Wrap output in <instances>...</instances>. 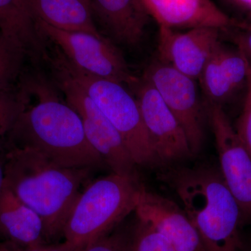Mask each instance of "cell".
<instances>
[{
	"mask_svg": "<svg viewBox=\"0 0 251 251\" xmlns=\"http://www.w3.org/2000/svg\"><path fill=\"white\" fill-rule=\"evenodd\" d=\"M36 99L30 105L15 93L18 110L6 148H29L61 166L92 168L104 163L89 143L80 115L44 80L21 82Z\"/></svg>",
	"mask_w": 251,
	"mask_h": 251,
	"instance_id": "1",
	"label": "cell"
},
{
	"mask_svg": "<svg viewBox=\"0 0 251 251\" xmlns=\"http://www.w3.org/2000/svg\"><path fill=\"white\" fill-rule=\"evenodd\" d=\"M3 156L4 187L40 216L48 243L63 237L90 168L61 166L29 148L9 147Z\"/></svg>",
	"mask_w": 251,
	"mask_h": 251,
	"instance_id": "2",
	"label": "cell"
},
{
	"mask_svg": "<svg viewBox=\"0 0 251 251\" xmlns=\"http://www.w3.org/2000/svg\"><path fill=\"white\" fill-rule=\"evenodd\" d=\"M160 179L176 193L205 251H239L240 208L221 171L213 167L172 168Z\"/></svg>",
	"mask_w": 251,
	"mask_h": 251,
	"instance_id": "3",
	"label": "cell"
},
{
	"mask_svg": "<svg viewBox=\"0 0 251 251\" xmlns=\"http://www.w3.org/2000/svg\"><path fill=\"white\" fill-rule=\"evenodd\" d=\"M144 188L137 176L112 173L95 180L77 198L63 237L86 247L110 233L135 211Z\"/></svg>",
	"mask_w": 251,
	"mask_h": 251,
	"instance_id": "4",
	"label": "cell"
},
{
	"mask_svg": "<svg viewBox=\"0 0 251 251\" xmlns=\"http://www.w3.org/2000/svg\"><path fill=\"white\" fill-rule=\"evenodd\" d=\"M48 57L62 68L92 99L121 135L137 166H161L144 124L136 97L125 85L90 75L74 67L57 48Z\"/></svg>",
	"mask_w": 251,
	"mask_h": 251,
	"instance_id": "5",
	"label": "cell"
},
{
	"mask_svg": "<svg viewBox=\"0 0 251 251\" xmlns=\"http://www.w3.org/2000/svg\"><path fill=\"white\" fill-rule=\"evenodd\" d=\"M56 85L66 98V102L80 115L87 139L115 174L137 176L133 157L121 135L99 110L85 91L57 63L47 57Z\"/></svg>",
	"mask_w": 251,
	"mask_h": 251,
	"instance_id": "6",
	"label": "cell"
},
{
	"mask_svg": "<svg viewBox=\"0 0 251 251\" xmlns=\"http://www.w3.org/2000/svg\"><path fill=\"white\" fill-rule=\"evenodd\" d=\"M43 39L53 43L74 67L90 75L135 86L139 79L132 74L121 52L103 35L56 29L35 19Z\"/></svg>",
	"mask_w": 251,
	"mask_h": 251,
	"instance_id": "7",
	"label": "cell"
},
{
	"mask_svg": "<svg viewBox=\"0 0 251 251\" xmlns=\"http://www.w3.org/2000/svg\"><path fill=\"white\" fill-rule=\"evenodd\" d=\"M143 80L149 82L163 99L184 129L193 155L201 151L207 119L195 80L159 59L145 69Z\"/></svg>",
	"mask_w": 251,
	"mask_h": 251,
	"instance_id": "8",
	"label": "cell"
},
{
	"mask_svg": "<svg viewBox=\"0 0 251 251\" xmlns=\"http://www.w3.org/2000/svg\"><path fill=\"white\" fill-rule=\"evenodd\" d=\"M219 154L221 173L240 208L242 223L251 222V156L222 105L204 100Z\"/></svg>",
	"mask_w": 251,
	"mask_h": 251,
	"instance_id": "9",
	"label": "cell"
},
{
	"mask_svg": "<svg viewBox=\"0 0 251 251\" xmlns=\"http://www.w3.org/2000/svg\"><path fill=\"white\" fill-rule=\"evenodd\" d=\"M134 87L144 124L161 166L194 156L184 129L156 90L143 78Z\"/></svg>",
	"mask_w": 251,
	"mask_h": 251,
	"instance_id": "10",
	"label": "cell"
},
{
	"mask_svg": "<svg viewBox=\"0 0 251 251\" xmlns=\"http://www.w3.org/2000/svg\"><path fill=\"white\" fill-rule=\"evenodd\" d=\"M219 31L209 27L184 31L159 27L158 59L193 80H199L206 62L220 42Z\"/></svg>",
	"mask_w": 251,
	"mask_h": 251,
	"instance_id": "11",
	"label": "cell"
},
{
	"mask_svg": "<svg viewBox=\"0 0 251 251\" xmlns=\"http://www.w3.org/2000/svg\"><path fill=\"white\" fill-rule=\"evenodd\" d=\"M135 212L138 220L164 236L175 251H205L186 211L171 200L144 188Z\"/></svg>",
	"mask_w": 251,
	"mask_h": 251,
	"instance_id": "12",
	"label": "cell"
},
{
	"mask_svg": "<svg viewBox=\"0 0 251 251\" xmlns=\"http://www.w3.org/2000/svg\"><path fill=\"white\" fill-rule=\"evenodd\" d=\"M147 11L159 27L173 30L209 27L220 30L234 21L212 0H142Z\"/></svg>",
	"mask_w": 251,
	"mask_h": 251,
	"instance_id": "13",
	"label": "cell"
},
{
	"mask_svg": "<svg viewBox=\"0 0 251 251\" xmlns=\"http://www.w3.org/2000/svg\"><path fill=\"white\" fill-rule=\"evenodd\" d=\"M92 13L112 37L124 45H138L150 16L142 0H92Z\"/></svg>",
	"mask_w": 251,
	"mask_h": 251,
	"instance_id": "14",
	"label": "cell"
},
{
	"mask_svg": "<svg viewBox=\"0 0 251 251\" xmlns=\"http://www.w3.org/2000/svg\"><path fill=\"white\" fill-rule=\"evenodd\" d=\"M0 234L12 247L47 244L40 216L6 187L0 193Z\"/></svg>",
	"mask_w": 251,
	"mask_h": 251,
	"instance_id": "15",
	"label": "cell"
},
{
	"mask_svg": "<svg viewBox=\"0 0 251 251\" xmlns=\"http://www.w3.org/2000/svg\"><path fill=\"white\" fill-rule=\"evenodd\" d=\"M0 31L37 60L45 58V39L36 27L35 20L26 0H0Z\"/></svg>",
	"mask_w": 251,
	"mask_h": 251,
	"instance_id": "16",
	"label": "cell"
},
{
	"mask_svg": "<svg viewBox=\"0 0 251 251\" xmlns=\"http://www.w3.org/2000/svg\"><path fill=\"white\" fill-rule=\"evenodd\" d=\"M34 20L56 29L102 35L94 25L92 11L82 0H26Z\"/></svg>",
	"mask_w": 251,
	"mask_h": 251,
	"instance_id": "17",
	"label": "cell"
},
{
	"mask_svg": "<svg viewBox=\"0 0 251 251\" xmlns=\"http://www.w3.org/2000/svg\"><path fill=\"white\" fill-rule=\"evenodd\" d=\"M216 49L206 62L198 80L204 92V100L221 105L234 90L221 69Z\"/></svg>",
	"mask_w": 251,
	"mask_h": 251,
	"instance_id": "18",
	"label": "cell"
},
{
	"mask_svg": "<svg viewBox=\"0 0 251 251\" xmlns=\"http://www.w3.org/2000/svg\"><path fill=\"white\" fill-rule=\"evenodd\" d=\"M26 55L22 48L0 31V90H10Z\"/></svg>",
	"mask_w": 251,
	"mask_h": 251,
	"instance_id": "19",
	"label": "cell"
},
{
	"mask_svg": "<svg viewBox=\"0 0 251 251\" xmlns=\"http://www.w3.org/2000/svg\"><path fill=\"white\" fill-rule=\"evenodd\" d=\"M216 52L221 69L234 90L247 82L249 59L242 51L239 49L236 52L219 42Z\"/></svg>",
	"mask_w": 251,
	"mask_h": 251,
	"instance_id": "20",
	"label": "cell"
},
{
	"mask_svg": "<svg viewBox=\"0 0 251 251\" xmlns=\"http://www.w3.org/2000/svg\"><path fill=\"white\" fill-rule=\"evenodd\" d=\"M128 251H176L164 236L147 223L138 220L130 231Z\"/></svg>",
	"mask_w": 251,
	"mask_h": 251,
	"instance_id": "21",
	"label": "cell"
},
{
	"mask_svg": "<svg viewBox=\"0 0 251 251\" xmlns=\"http://www.w3.org/2000/svg\"><path fill=\"white\" fill-rule=\"evenodd\" d=\"M18 110L15 94L10 90H0V156L6 151L8 136Z\"/></svg>",
	"mask_w": 251,
	"mask_h": 251,
	"instance_id": "22",
	"label": "cell"
},
{
	"mask_svg": "<svg viewBox=\"0 0 251 251\" xmlns=\"http://www.w3.org/2000/svg\"><path fill=\"white\" fill-rule=\"evenodd\" d=\"M130 231L125 229L112 230L89 244L82 251H128Z\"/></svg>",
	"mask_w": 251,
	"mask_h": 251,
	"instance_id": "23",
	"label": "cell"
},
{
	"mask_svg": "<svg viewBox=\"0 0 251 251\" xmlns=\"http://www.w3.org/2000/svg\"><path fill=\"white\" fill-rule=\"evenodd\" d=\"M247 94L242 113L237 123V133L251 156V63H248Z\"/></svg>",
	"mask_w": 251,
	"mask_h": 251,
	"instance_id": "24",
	"label": "cell"
},
{
	"mask_svg": "<svg viewBox=\"0 0 251 251\" xmlns=\"http://www.w3.org/2000/svg\"><path fill=\"white\" fill-rule=\"evenodd\" d=\"M85 248L76 245L69 241L64 240L63 242L56 244L47 243L44 244L43 251H82Z\"/></svg>",
	"mask_w": 251,
	"mask_h": 251,
	"instance_id": "25",
	"label": "cell"
},
{
	"mask_svg": "<svg viewBox=\"0 0 251 251\" xmlns=\"http://www.w3.org/2000/svg\"><path fill=\"white\" fill-rule=\"evenodd\" d=\"M239 49L249 61L251 60V29L240 34L237 39Z\"/></svg>",
	"mask_w": 251,
	"mask_h": 251,
	"instance_id": "26",
	"label": "cell"
},
{
	"mask_svg": "<svg viewBox=\"0 0 251 251\" xmlns=\"http://www.w3.org/2000/svg\"><path fill=\"white\" fill-rule=\"evenodd\" d=\"M4 188V163L3 154L0 156V193Z\"/></svg>",
	"mask_w": 251,
	"mask_h": 251,
	"instance_id": "27",
	"label": "cell"
},
{
	"mask_svg": "<svg viewBox=\"0 0 251 251\" xmlns=\"http://www.w3.org/2000/svg\"><path fill=\"white\" fill-rule=\"evenodd\" d=\"M44 244H41V245L39 246H35V247L27 248L12 247V246H10L9 244H8V245H9L10 248L12 249L13 251H43V246H44Z\"/></svg>",
	"mask_w": 251,
	"mask_h": 251,
	"instance_id": "28",
	"label": "cell"
},
{
	"mask_svg": "<svg viewBox=\"0 0 251 251\" xmlns=\"http://www.w3.org/2000/svg\"><path fill=\"white\" fill-rule=\"evenodd\" d=\"M232 1L240 6L250 9L251 11V0H232Z\"/></svg>",
	"mask_w": 251,
	"mask_h": 251,
	"instance_id": "29",
	"label": "cell"
},
{
	"mask_svg": "<svg viewBox=\"0 0 251 251\" xmlns=\"http://www.w3.org/2000/svg\"><path fill=\"white\" fill-rule=\"evenodd\" d=\"M3 249H4V251H13L7 244H3Z\"/></svg>",
	"mask_w": 251,
	"mask_h": 251,
	"instance_id": "30",
	"label": "cell"
},
{
	"mask_svg": "<svg viewBox=\"0 0 251 251\" xmlns=\"http://www.w3.org/2000/svg\"><path fill=\"white\" fill-rule=\"evenodd\" d=\"M82 1L92 9V0H82Z\"/></svg>",
	"mask_w": 251,
	"mask_h": 251,
	"instance_id": "31",
	"label": "cell"
},
{
	"mask_svg": "<svg viewBox=\"0 0 251 251\" xmlns=\"http://www.w3.org/2000/svg\"><path fill=\"white\" fill-rule=\"evenodd\" d=\"M0 251H4V249H3V244H0Z\"/></svg>",
	"mask_w": 251,
	"mask_h": 251,
	"instance_id": "32",
	"label": "cell"
}]
</instances>
